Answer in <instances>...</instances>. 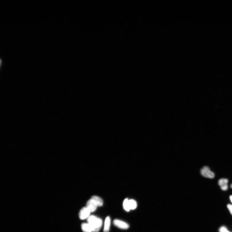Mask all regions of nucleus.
I'll use <instances>...</instances> for the list:
<instances>
[{
    "mask_svg": "<svg viewBox=\"0 0 232 232\" xmlns=\"http://www.w3.org/2000/svg\"><path fill=\"white\" fill-rule=\"evenodd\" d=\"M88 223H89L94 232H99L102 225V221L100 219L94 215H91L87 219Z\"/></svg>",
    "mask_w": 232,
    "mask_h": 232,
    "instance_id": "f257e3e1",
    "label": "nucleus"
},
{
    "mask_svg": "<svg viewBox=\"0 0 232 232\" xmlns=\"http://www.w3.org/2000/svg\"><path fill=\"white\" fill-rule=\"evenodd\" d=\"M200 173L204 177L209 178H213L215 176L214 173L211 170L210 168L206 166L204 167L201 170Z\"/></svg>",
    "mask_w": 232,
    "mask_h": 232,
    "instance_id": "f03ea898",
    "label": "nucleus"
},
{
    "mask_svg": "<svg viewBox=\"0 0 232 232\" xmlns=\"http://www.w3.org/2000/svg\"><path fill=\"white\" fill-rule=\"evenodd\" d=\"M97 206L96 201L91 198L88 201L86 204V207L91 212L95 211Z\"/></svg>",
    "mask_w": 232,
    "mask_h": 232,
    "instance_id": "7ed1b4c3",
    "label": "nucleus"
},
{
    "mask_svg": "<svg viewBox=\"0 0 232 232\" xmlns=\"http://www.w3.org/2000/svg\"><path fill=\"white\" fill-rule=\"evenodd\" d=\"M91 212L86 207L81 209L79 214V217L80 219L83 220L87 219L90 216Z\"/></svg>",
    "mask_w": 232,
    "mask_h": 232,
    "instance_id": "20e7f679",
    "label": "nucleus"
},
{
    "mask_svg": "<svg viewBox=\"0 0 232 232\" xmlns=\"http://www.w3.org/2000/svg\"><path fill=\"white\" fill-rule=\"evenodd\" d=\"M113 223L116 226L123 229H127L129 227V225L125 222L118 220L115 219Z\"/></svg>",
    "mask_w": 232,
    "mask_h": 232,
    "instance_id": "39448f33",
    "label": "nucleus"
},
{
    "mask_svg": "<svg viewBox=\"0 0 232 232\" xmlns=\"http://www.w3.org/2000/svg\"><path fill=\"white\" fill-rule=\"evenodd\" d=\"M110 218L109 217H107L104 222V232H108L110 230Z\"/></svg>",
    "mask_w": 232,
    "mask_h": 232,
    "instance_id": "423d86ee",
    "label": "nucleus"
},
{
    "mask_svg": "<svg viewBox=\"0 0 232 232\" xmlns=\"http://www.w3.org/2000/svg\"><path fill=\"white\" fill-rule=\"evenodd\" d=\"M82 230L84 232H91L93 231L92 228L89 223H83L81 225Z\"/></svg>",
    "mask_w": 232,
    "mask_h": 232,
    "instance_id": "0eeeda50",
    "label": "nucleus"
},
{
    "mask_svg": "<svg viewBox=\"0 0 232 232\" xmlns=\"http://www.w3.org/2000/svg\"><path fill=\"white\" fill-rule=\"evenodd\" d=\"M91 198L96 201L98 206H101L103 205V201L102 199L96 196H93Z\"/></svg>",
    "mask_w": 232,
    "mask_h": 232,
    "instance_id": "6e6552de",
    "label": "nucleus"
},
{
    "mask_svg": "<svg viewBox=\"0 0 232 232\" xmlns=\"http://www.w3.org/2000/svg\"><path fill=\"white\" fill-rule=\"evenodd\" d=\"M130 210H135L137 207V204L136 201L133 199L129 200Z\"/></svg>",
    "mask_w": 232,
    "mask_h": 232,
    "instance_id": "1a4fd4ad",
    "label": "nucleus"
},
{
    "mask_svg": "<svg viewBox=\"0 0 232 232\" xmlns=\"http://www.w3.org/2000/svg\"><path fill=\"white\" fill-rule=\"evenodd\" d=\"M123 207L125 210L127 211H129L130 210L129 200L127 199H126L123 201Z\"/></svg>",
    "mask_w": 232,
    "mask_h": 232,
    "instance_id": "9d476101",
    "label": "nucleus"
},
{
    "mask_svg": "<svg viewBox=\"0 0 232 232\" xmlns=\"http://www.w3.org/2000/svg\"><path fill=\"white\" fill-rule=\"evenodd\" d=\"M228 182V179H221L218 181V184L221 187H223V186L227 185Z\"/></svg>",
    "mask_w": 232,
    "mask_h": 232,
    "instance_id": "9b49d317",
    "label": "nucleus"
},
{
    "mask_svg": "<svg viewBox=\"0 0 232 232\" xmlns=\"http://www.w3.org/2000/svg\"><path fill=\"white\" fill-rule=\"evenodd\" d=\"M220 232H228L227 228L224 227H222L220 228Z\"/></svg>",
    "mask_w": 232,
    "mask_h": 232,
    "instance_id": "f8f14e48",
    "label": "nucleus"
},
{
    "mask_svg": "<svg viewBox=\"0 0 232 232\" xmlns=\"http://www.w3.org/2000/svg\"><path fill=\"white\" fill-rule=\"evenodd\" d=\"M227 207L228 209V210L230 211L231 214L232 215V205L228 204L227 205Z\"/></svg>",
    "mask_w": 232,
    "mask_h": 232,
    "instance_id": "ddd939ff",
    "label": "nucleus"
},
{
    "mask_svg": "<svg viewBox=\"0 0 232 232\" xmlns=\"http://www.w3.org/2000/svg\"><path fill=\"white\" fill-rule=\"evenodd\" d=\"M230 199L231 202L232 203V195H231L230 196Z\"/></svg>",
    "mask_w": 232,
    "mask_h": 232,
    "instance_id": "4468645a",
    "label": "nucleus"
},
{
    "mask_svg": "<svg viewBox=\"0 0 232 232\" xmlns=\"http://www.w3.org/2000/svg\"><path fill=\"white\" fill-rule=\"evenodd\" d=\"M230 187H231V188H232V184L231 185Z\"/></svg>",
    "mask_w": 232,
    "mask_h": 232,
    "instance_id": "2eb2a0df",
    "label": "nucleus"
},
{
    "mask_svg": "<svg viewBox=\"0 0 232 232\" xmlns=\"http://www.w3.org/2000/svg\"><path fill=\"white\" fill-rule=\"evenodd\" d=\"M228 232H229V231H228Z\"/></svg>",
    "mask_w": 232,
    "mask_h": 232,
    "instance_id": "dca6fc26",
    "label": "nucleus"
}]
</instances>
